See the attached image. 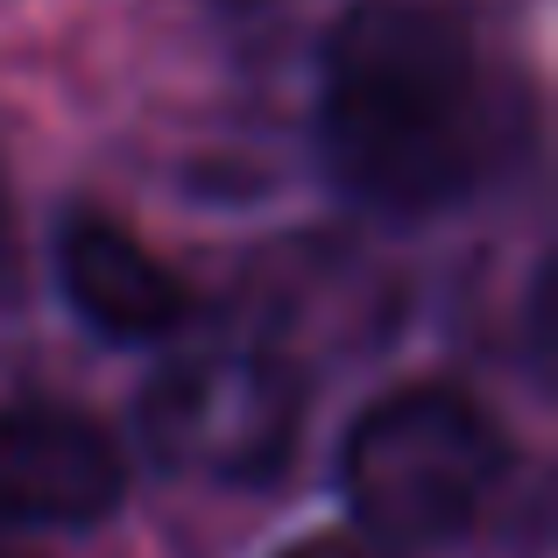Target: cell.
Instances as JSON below:
<instances>
[{"label": "cell", "instance_id": "cell-4", "mask_svg": "<svg viewBox=\"0 0 558 558\" xmlns=\"http://www.w3.org/2000/svg\"><path fill=\"white\" fill-rule=\"evenodd\" d=\"M128 495V460L93 417L22 403L0 417V517L36 531L107 523Z\"/></svg>", "mask_w": 558, "mask_h": 558}, {"label": "cell", "instance_id": "cell-6", "mask_svg": "<svg viewBox=\"0 0 558 558\" xmlns=\"http://www.w3.org/2000/svg\"><path fill=\"white\" fill-rule=\"evenodd\" d=\"M276 558H396V551L375 545L368 531H318V537H298V545H283Z\"/></svg>", "mask_w": 558, "mask_h": 558}, {"label": "cell", "instance_id": "cell-5", "mask_svg": "<svg viewBox=\"0 0 558 558\" xmlns=\"http://www.w3.org/2000/svg\"><path fill=\"white\" fill-rule=\"evenodd\" d=\"M57 290L99 340H128V347L170 340L191 318L184 276L99 213L64 219V233H57Z\"/></svg>", "mask_w": 558, "mask_h": 558}, {"label": "cell", "instance_id": "cell-2", "mask_svg": "<svg viewBox=\"0 0 558 558\" xmlns=\"http://www.w3.org/2000/svg\"><path fill=\"white\" fill-rule=\"evenodd\" d=\"M509 481V438L474 396L403 389L361 410L340 446V495L389 551L460 545Z\"/></svg>", "mask_w": 558, "mask_h": 558}, {"label": "cell", "instance_id": "cell-1", "mask_svg": "<svg viewBox=\"0 0 558 558\" xmlns=\"http://www.w3.org/2000/svg\"><path fill=\"white\" fill-rule=\"evenodd\" d=\"M318 156L354 205L432 219L502 156V107L460 14L424 0H361L326 43Z\"/></svg>", "mask_w": 558, "mask_h": 558}, {"label": "cell", "instance_id": "cell-3", "mask_svg": "<svg viewBox=\"0 0 558 558\" xmlns=\"http://www.w3.org/2000/svg\"><path fill=\"white\" fill-rule=\"evenodd\" d=\"M304 389L276 354L205 347L170 361L142 396V446L156 466L205 488H262L290 466Z\"/></svg>", "mask_w": 558, "mask_h": 558}]
</instances>
